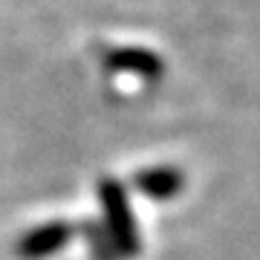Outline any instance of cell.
<instances>
[{"label":"cell","mask_w":260,"mask_h":260,"mask_svg":"<svg viewBox=\"0 0 260 260\" xmlns=\"http://www.w3.org/2000/svg\"><path fill=\"white\" fill-rule=\"evenodd\" d=\"M99 203H102L104 214V232L110 237V243L116 246L119 257H136L142 251V234L130 208L127 188L119 179H102L99 182Z\"/></svg>","instance_id":"6da1fadb"},{"label":"cell","mask_w":260,"mask_h":260,"mask_svg":"<svg viewBox=\"0 0 260 260\" xmlns=\"http://www.w3.org/2000/svg\"><path fill=\"white\" fill-rule=\"evenodd\" d=\"M75 237V229L67 220H49V223H41L35 229H29L26 234H20L18 246H15V254L20 260H44L52 257L64 249L67 243Z\"/></svg>","instance_id":"7a4b0ae2"},{"label":"cell","mask_w":260,"mask_h":260,"mask_svg":"<svg viewBox=\"0 0 260 260\" xmlns=\"http://www.w3.org/2000/svg\"><path fill=\"white\" fill-rule=\"evenodd\" d=\"M104 67L110 73H127V75H139L145 81H156L165 73V61L150 52L145 47H119L110 49L104 55Z\"/></svg>","instance_id":"3957f363"},{"label":"cell","mask_w":260,"mask_h":260,"mask_svg":"<svg viewBox=\"0 0 260 260\" xmlns=\"http://www.w3.org/2000/svg\"><path fill=\"white\" fill-rule=\"evenodd\" d=\"M133 188L139 191L142 197L148 200H156V203H168L174 197L182 194L185 188V174L174 165H153L145 168L133 177Z\"/></svg>","instance_id":"277c9868"},{"label":"cell","mask_w":260,"mask_h":260,"mask_svg":"<svg viewBox=\"0 0 260 260\" xmlns=\"http://www.w3.org/2000/svg\"><path fill=\"white\" fill-rule=\"evenodd\" d=\"M84 234H87V246L93 251L95 260H116V246L110 243L107 232H104V225H93V223H84Z\"/></svg>","instance_id":"5b68a950"}]
</instances>
